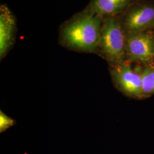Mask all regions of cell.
<instances>
[{
	"label": "cell",
	"instance_id": "obj_1",
	"mask_svg": "<svg viewBox=\"0 0 154 154\" xmlns=\"http://www.w3.org/2000/svg\"><path fill=\"white\" fill-rule=\"evenodd\" d=\"M103 19L90 11L81 14L63 28L61 37L67 46L85 52L98 49Z\"/></svg>",
	"mask_w": 154,
	"mask_h": 154
},
{
	"label": "cell",
	"instance_id": "obj_2",
	"mask_svg": "<svg viewBox=\"0 0 154 154\" xmlns=\"http://www.w3.org/2000/svg\"><path fill=\"white\" fill-rule=\"evenodd\" d=\"M126 38L117 17L103 19L98 49L112 67L126 62Z\"/></svg>",
	"mask_w": 154,
	"mask_h": 154
},
{
	"label": "cell",
	"instance_id": "obj_3",
	"mask_svg": "<svg viewBox=\"0 0 154 154\" xmlns=\"http://www.w3.org/2000/svg\"><path fill=\"white\" fill-rule=\"evenodd\" d=\"M117 17L126 35L154 30V0H138Z\"/></svg>",
	"mask_w": 154,
	"mask_h": 154
},
{
	"label": "cell",
	"instance_id": "obj_4",
	"mask_svg": "<svg viewBox=\"0 0 154 154\" xmlns=\"http://www.w3.org/2000/svg\"><path fill=\"white\" fill-rule=\"evenodd\" d=\"M126 58L145 66L154 62L153 30L127 35Z\"/></svg>",
	"mask_w": 154,
	"mask_h": 154
},
{
	"label": "cell",
	"instance_id": "obj_5",
	"mask_svg": "<svg viewBox=\"0 0 154 154\" xmlns=\"http://www.w3.org/2000/svg\"><path fill=\"white\" fill-rule=\"evenodd\" d=\"M111 74L116 87L122 92L131 97H144L141 74L133 70L126 62L112 66Z\"/></svg>",
	"mask_w": 154,
	"mask_h": 154
},
{
	"label": "cell",
	"instance_id": "obj_6",
	"mask_svg": "<svg viewBox=\"0 0 154 154\" xmlns=\"http://www.w3.org/2000/svg\"><path fill=\"white\" fill-rule=\"evenodd\" d=\"M16 30L15 18L5 5L0 9V58L2 60L14 41Z\"/></svg>",
	"mask_w": 154,
	"mask_h": 154
},
{
	"label": "cell",
	"instance_id": "obj_7",
	"mask_svg": "<svg viewBox=\"0 0 154 154\" xmlns=\"http://www.w3.org/2000/svg\"><path fill=\"white\" fill-rule=\"evenodd\" d=\"M138 0H91L90 10L103 19L119 16Z\"/></svg>",
	"mask_w": 154,
	"mask_h": 154
},
{
	"label": "cell",
	"instance_id": "obj_8",
	"mask_svg": "<svg viewBox=\"0 0 154 154\" xmlns=\"http://www.w3.org/2000/svg\"><path fill=\"white\" fill-rule=\"evenodd\" d=\"M142 78L143 96L154 94V66H146L140 72Z\"/></svg>",
	"mask_w": 154,
	"mask_h": 154
},
{
	"label": "cell",
	"instance_id": "obj_9",
	"mask_svg": "<svg viewBox=\"0 0 154 154\" xmlns=\"http://www.w3.org/2000/svg\"><path fill=\"white\" fill-rule=\"evenodd\" d=\"M14 125V121L2 111L0 112V132L5 131Z\"/></svg>",
	"mask_w": 154,
	"mask_h": 154
}]
</instances>
